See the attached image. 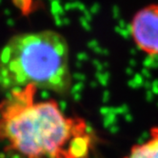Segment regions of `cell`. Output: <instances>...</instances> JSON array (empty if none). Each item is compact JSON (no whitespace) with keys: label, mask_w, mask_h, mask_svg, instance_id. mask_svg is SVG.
Wrapping results in <instances>:
<instances>
[{"label":"cell","mask_w":158,"mask_h":158,"mask_svg":"<svg viewBox=\"0 0 158 158\" xmlns=\"http://www.w3.org/2000/svg\"><path fill=\"white\" fill-rule=\"evenodd\" d=\"M35 93L31 87L10 92L0 103V140L24 158L85 156V122L66 116L53 100L36 101Z\"/></svg>","instance_id":"obj_1"},{"label":"cell","mask_w":158,"mask_h":158,"mask_svg":"<svg viewBox=\"0 0 158 158\" xmlns=\"http://www.w3.org/2000/svg\"><path fill=\"white\" fill-rule=\"evenodd\" d=\"M71 85L69 44L57 31L17 33L0 51V89L5 92L31 87L64 94Z\"/></svg>","instance_id":"obj_2"},{"label":"cell","mask_w":158,"mask_h":158,"mask_svg":"<svg viewBox=\"0 0 158 158\" xmlns=\"http://www.w3.org/2000/svg\"><path fill=\"white\" fill-rule=\"evenodd\" d=\"M131 35L134 44L145 53L158 56V4L141 8L131 22Z\"/></svg>","instance_id":"obj_3"},{"label":"cell","mask_w":158,"mask_h":158,"mask_svg":"<svg viewBox=\"0 0 158 158\" xmlns=\"http://www.w3.org/2000/svg\"><path fill=\"white\" fill-rule=\"evenodd\" d=\"M124 158H158V127L151 130V136L146 142L131 148Z\"/></svg>","instance_id":"obj_4"}]
</instances>
